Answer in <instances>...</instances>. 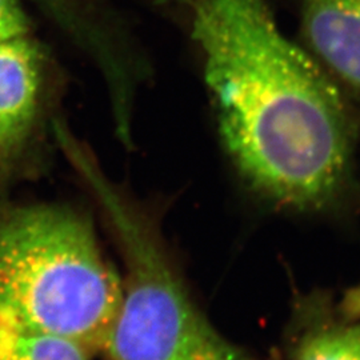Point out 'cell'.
Instances as JSON below:
<instances>
[{"mask_svg": "<svg viewBox=\"0 0 360 360\" xmlns=\"http://www.w3.org/2000/svg\"><path fill=\"white\" fill-rule=\"evenodd\" d=\"M340 311L348 321H356L360 318V285L348 291L340 303Z\"/></svg>", "mask_w": 360, "mask_h": 360, "instance_id": "30bf717a", "label": "cell"}, {"mask_svg": "<svg viewBox=\"0 0 360 360\" xmlns=\"http://www.w3.org/2000/svg\"><path fill=\"white\" fill-rule=\"evenodd\" d=\"M124 259L122 296L104 345L110 360H181L210 328L150 219L95 181Z\"/></svg>", "mask_w": 360, "mask_h": 360, "instance_id": "3957f363", "label": "cell"}, {"mask_svg": "<svg viewBox=\"0 0 360 360\" xmlns=\"http://www.w3.org/2000/svg\"><path fill=\"white\" fill-rule=\"evenodd\" d=\"M295 360H360V326H336L309 335Z\"/></svg>", "mask_w": 360, "mask_h": 360, "instance_id": "52a82bcc", "label": "cell"}, {"mask_svg": "<svg viewBox=\"0 0 360 360\" xmlns=\"http://www.w3.org/2000/svg\"><path fill=\"white\" fill-rule=\"evenodd\" d=\"M181 360H245L211 328L202 335Z\"/></svg>", "mask_w": 360, "mask_h": 360, "instance_id": "ba28073f", "label": "cell"}, {"mask_svg": "<svg viewBox=\"0 0 360 360\" xmlns=\"http://www.w3.org/2000/svg\"><path fill=\"white\" fill-rule=\"evenodd\" d=\"M122 288L90 220L59 205L0 203V314L104 348Z\"/></svg>", "mask_w": 360, "mask_h": 360, "instance_id": "7a4b0ae2", "label": "cell"}, {"mask_svg": "<svg viewBox=\"0 0 360 360\" xmlns=\"http://www.w3.org/2000/svg\"><path fill=\"white\" fill-rule=\"evenodd\" d=\"M303 30L328 68L360 91V0H303Z\"/></svg>", "mask_w": 360, "mask_h": 360, "instance_id": "5b68a950", "label": "cell"}, {"mask_svg": "<svg viewBox=\"0 0 360 360\" xmlns=\"http://www.w3.org/2000/svg\"><path fill=\"white\" fill-rule=\"evenodd\" d=\"M219 134L262 196L315 210L347 186L355 124L334 83L284 37L267 0H190Z\"/></svg>", "mask_w": 360, "mask_h": 360, "instance_id": "6da1fadb", "label": "cell"}, {"mask_svg": "<svg viewBox=\"0 0 360 360\" xmlns=\"http://www.w3.org/2000/svg\"><path fill=\"white\" fill-rule=\"evenodd\" d=\"M40 65L26 37L0 43V168L23 148L38 112Z\"/></svg>", "mask_w": 360, "mask_h": 360, "instance_id": "277c9868", "label": "cell"}, {"mask_svg": "<svg viewBox=\"0 0 360 360\" xmlns=\"http://www.w3.org/2000/svg\"><path fill=\"white\" fill-rule=\"evenodd\" d=\"M90 349L0 314V360H90Z\"/></svg>", "mask_w": 360, "mask_h": 360, "instance_id": "8992f818", "label": "cell"}, {"mask_svg": "<svg viewBox=\"0 0 360 360\" xmlns=\"http://www.w3.org/2000/svg\"><path fill=\"white\" fill-rule=\"evenodd\" d=\"M27 18L20 0H0V43L26 37Z\"/></svg>", "mask_w": 360, "mask_h": 360, "instance_id": "9c48e42d", "label": "cell"}]
</instances>
